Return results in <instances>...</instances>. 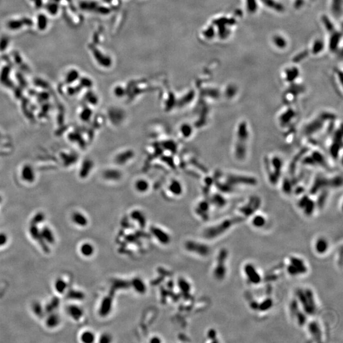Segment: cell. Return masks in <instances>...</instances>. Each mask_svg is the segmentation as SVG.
Wrapping results in <instances>:
<instances>
[{
  "instance_id": "obj_19",
  "label": "cell",
  "mask_w": 343,
  "mask_h": 343,
  "mask_svg": "<svg viewBox=\"0 0 343 343\" xmlns=\"http://www.w3.org/2000/svg\"><path fill=\"white\" fill-rule=\"evenodd\" d=\"M273 300L270 297H267L266 299H264L261 302L258 303V311L261 312H266L272 308L273 306Z\"/></svg>"
},
{
  "instance_id": "obj_4",
  "label": "cell",
  "mask_w": 343,
  "mask_h": 343,
  "mask_svg": "<svg viewBox=\"0 0 343 343\" xmlns=\"http://www.w3.org/2000/svg\"><path fill=\"white\" fill-rule=\"evenodd\" d=\"M287 271L289 275L298 276L306 274L308 271V267L302 258L296 256H292L289 258Z\"/></svg>"
},
{
  "instance_id": "obj_24",
  "label": "cell",
  "mask_w": 343,
  "mask_h": 343,
  "mask_svg": "<svg viewBox=\"0 0 343 343\" xmlns=\"http://www.w3.org/2000/svg\"><path fill=\"white\" fill-rule=\"evenodd\" d=\"M68 285L65 281L61 278H57L55 283V291L60 294H63L67 290Z\"/></svg>"
},
{
  "instance_id": "obj_33",
  "label": "cell",
  "mask_w": 343,
  "mask_h": 343,
  "mask_svg": "<svg viewBox=\"0 0 343 343\" xmlns=\"http://www.w3.org/2000/svg\"><path fill=\"white\" fill-rule=\"evenodd\" d=\"M78 77V73L76 71H69L67 76H66V81L68 83H71L73 81H74Z\"/></svg>"
},
{
  "instance_id": "obj_10",
  "label": "cell",
  "mask_w": 343,
  "mask_h": 343,
  "mask_svg": "<svg viewBox=\"0 0 343 343\" xmlns=\"http://www.w3.org/2000/svg\"><path fill=\"white\" fill-rule=\"evenodd\" d=\"M29 233L32 238L33 239H35V240L38 241V242H39L40 245L41 247L43 249V250H44L46 252H48L49 249L47 245V243L45 242L42 237H41L40 231H39V229L37 228V226L36 225L31 224L29 228Z\"/></svg>"
},
{
  "instance_id": "obj_26",
  "label": "cell",
  "mask_w": 343,
  "mask_h": 343,
  "mask_svg": "<svg viewBox=\"0 0 343 343\" xmlns=\"http://www.w3.org/2000/svg\"><path fill=\"white\" fill-rule=\"evenodd\" d=\"M80 339L81 341L84 343H92L95 341L96 336L92 331L86 330L81 334Z\"/></svg>"
},
{
  "instance_id": "obj_12",
  "label": "cell",
  "mask_w": 343,
  "mask_h": 343,
  "mask_svg": "<svg viewBox=\"0 0 343 343\" xmlns=\"http://www.w3.org/2000/svg\"><path fill=\"white\" fill-rule=\"evenodd\" d=\"M299 206L303 209L304 214L308 216H310L313 214L314 210L315 209V204L311 200H309L308 198H302L299 201Z\"/></svg>"
},
{
  "instance_id": "obj_16",
  "label": "cell",
  "mask_w": 343,
  "mask_h": 343,
  "mask_svg": "<svg viewBox=\"0 0 343 343\" xmlns=\"http://www.w3.org/2000/svg\"><path fill=\"white\" fill-rule=\"evenodd\" d=\"M41 237L46 243L49 244H53L55 242V237L52 231L48 227H44L40 231Z\"/></svg>"
},
{
  "instance_id": "obj_20",
  "label": "cell",
  "mask_w": 343,
  "mask_h": 343,
  "mask_svg": "<svg viewBox=\"0 0 343 343\" xmlns=\"http://www.w3.org/2000/svg\"><path fill=\"white\" fill-rule=\"evenodd\" d=\"M80 250L82 255L85 256L86 257H89L93 255L95 249L93 245L91 244L90 243L85 242L81 245Z\"/></svg>"
},
{
  "instance_id": "obj_37",
  "label": "cell",
  "mask_w": 343,
  "mask_h": 343,
  "mask_svg": "<svg viewBox=\"0 0 343 343\" xmlns=\"http://www.w3.org/2000/svg\"><path fill=\"white\" fill-rule=\"evenodd\" d=\"M111 340H112V338H111L110 335H109V334H104L101 337L99 342H100L101 343H108V342H110L111 341Z\"/></svg>"
},
{
  "instance_id": "obj_22",
  "label": "cell",
  "mask_w": 343,
  "mask_h": 343,
  "mask_svg": "<svg viewBox=\"0 0 343 343\" xmlns=\"http://www.w3.org/2000/svg\"><path fill=\"white\" fill-rule=\"evenodd\" d=\"M135 188L139 193H146L150 188V184L146 179H140L137 180L135 183Z\"/></svg>"
},
{
  "instance_id": "obj_31",
  "label": "cell",
  "mask_w": 343,
  "mask_h": 343,
  "mask_svg": "<svg viewBox=\"0 0 343 343\" xmlns=\"http://www.w3.org/2000/svg\"><path fill=\"white\" fill-rule=\"evenodd\" d=\"M198 210H199L198 212L202 217L206 218L208 217L207 212L209 211V205L206 202H201L199 205Z\"/></svg>"
},
{
  "instance_id": "obj_11",
  "label": "cell",
  "mask_w": 343,
  "mask_h": 343,
  "mask_svg": "<svg viewBox=\"0 0 343 343\" xmlns=\"http://www.w3.org/2000/svg\"><path fill=\"white\" fill-rule=\"evenodd\" d=\"M315 250L319 255H324L329 250V243L327 239L324 237H320L316 239L315 243Z\"/></svg>"
},
{
  "instance_id": "obj_39",
  "label": "cell",
  "mask_w": 343,
  "mask_h": 343,
  "mask_svg": "<svg viewBox=\"0 0 343 343\" xmlns=\"http://www.w3.org/2000/svg\"><path fill=\"white\" fill-rule=\"evenodd\" d=\"M161 342H162V341H161L160 339L158 337H152L150 340V342H151V343H160Z\"/></svg>"
},
{
  "instance_id": "obj_3",
  "label": "cell",
  "mask_w": 343,
  "mask_h": 343,
  "mask_svg": "<svg viewBox=\"0 0 343 343\" xmlns=\"http://www.w3.org/2000/svg\"><path fill=\"white\" fill-rule=\"evenodd\" d=\"M228 257L229 252L225 248L221 249L219 252L216 259V264L213 271L214 277L218 281H222L226 278L228 272L226 263Z\"/></svg>"
},
{
  "instance_id": "obj_8",
  "label": "cell",
  "mask_w": 343,
  "mask_h": 343,
  "mask_svg": "<svg viewBox=\"0 0 343 343\" xmlns=\"http://www.w3.org/2000/svg\"><path fill=\"white\" fill-rule=\"evenodd\" d=\"M308 330L312 339L316 342H321L323 341V332L319 322L313 320L309 322L308 325Z\"/></svg>"
},
{
  "instance_id": "obj_34",
  "label": "cell",
  "mask_w": 343,
  "mask_h": 343,
  "mask_svg": "<svg viewBox=\"0 0 343 343\" xmlns=\"http://www.w3.org/2000/svg\"><path fill=\"white\" fill-rule=\"evenodd\" d=\"M43 220H44L43 215L41 214H38L32 219V220L31 221V224L36 226L38 224L41 223Z\"/></svg>"
},
{
  "instance_id": "obj_13",
  "label": "cell",
  "mask_w": 343,
  "mask_h": 343,
  "mask_svg": "<svg viewBox=\"0 0 343 343\" xmlns=\"http://www.w3.org/2000/svg\"><path fill=\"white\" fill-rule=\"evenodd\" d=\"M113 301L111 297H106L103 299L99 309V314L102 316H106L110 313L112 309Z\"/></svg>"
},
{
  "instance_id": "obj_36",
  "label": "cell",
  "mask_w": 343,
  "mask_h": 343,
  "mask_svg": "<svg viewBox=\"0 0 343 343\" xmlns=\"http://www.w3.org/2000/svg\"><path fill=\"white\" fill-rule=\"evenodd\" d=\"M47 9H48V11L50 12V14H51L52 15H55L57 14V10H58L57 5L55 2L53 3L48 6Z\"/></svg>"
},
{
  "instance_id": "obj_32",
  "label": "cell",
  "mask_w": 343,
  "mask_h": 343,
  "mask_svg": "<svg viewBox=\"0 0 343 343\" xmlns=\"http://www.w3.org/2000/svg\"><path fill=\"white\" fill-rule=\"evenodd\" d=\"M217 334L216 330L214 329H210L207 332V337H209V339L212 342H219L217 340Z\"/></svg>"
},
{
  "instance_id": "obj_30",
  "label": "cell",
  "mask_w": 343,
  "mask_h": 343,
  "mask_svg": "<svg viewBox=\"0 0 343 343\" xmlns=\"http://www.w3.org/2000/svg\"><path fill=\"white\" fill-rule=\"evenodd\" d=\"M24 24L23 20H11L7 24L8 29L11 30H18L20 27H22Z\"/></svg>"
},
{
  "instance_id": "obj_25",
  "label": "cell",
  "mask_w": 343,
  "mask_h": 343,
  "mask_svg": "<svg viewBox=\"0 0 343 343\" xmlns=\"http://www.w3.org/2000/svg\"><path fill=\"white\" fill-rule=\"evenodd\" d=\"M59 322H60L59 316H58L57 314L52 313L50 315H49L48 316L46 321V324L48 327L53 328L59 325Z\"/></svg>"
},
{
  "instance_id": "obj_5",
  "label": "cell",
  "mask_w": 343,
  "mask_h": 343,
  "mask_svg": "<svg viewBox=\"0 0 343 343\" xmlns=\"http://www.w3.org/2000/svg\"><path fill=\"white\" fill-rule=\"evenodd\" d=\"M185 248L189 252L201 256V257H206L210 253V248L208 245L203 243L193 240L186 242Z\"/></svg>"
},
{
  "instance_id": "obj_2",
  "label": "cell",
  "mask_w": 343,
  "mask_h": 343,
  "mask_svg": "<svg viewBox=\"0 0 343 343\" xmlns=\"http://www.w3.org/2000/svg\"><path fill=\"white\" fill-rule=\"evenodd\" d=\"M296 296L301 308L308 316L315 315L317 311V304L315 294L310 288L297 289Z\"/></svg>"
},
{
  "instance_id": "obj_27",
  "label": "cell",
  "mask_w": 343,
  "mask_h": 343,
  "mask_svg": "<svg viewBox=\"0 0 343 343\" xmlns=\"http://www.w3.org/2000/svg\"><path fill=\"white\" fill-rule=\"evenodd\" d=\"M48 25V19L46 15L44 14H40L37 18V26L38 28L41 31L46 29Z\"/></svg>"
},
{
  "instance_id": "obj_23",
  "label": "cell",
  "mask_w": 343,
  "mask_h": 343,
  "mask_svg": "<svg viewBox=\"0 0 343 343\" xmlns=\"http://www.w3.org/2000/svg\"><path fill=\"white\" fill-rule=\"evenodd\" d=\"M266 219L263 216L261 215H257V216H254V217L252 219V224L255 228L260 229L262 228L266 225Z\"/></svg>"
},
{
  "instance_id": "obj_28",
  "label": "cell",
  "mask_w": 343,
  "mask_h": 343,
  "mask_svg": "<svg viewBox=\"0 0 343 343\" xmlns=\"http://www.w3.org/2000/svg\"><path fill=\"white\" fill-rule=\"evenodd\" d=\"M178 285H179L180 290L183 293H186V294H189L190 291H191V285H190V283L188 282L187 280H186L183 278L179 279V282H178Z\"/></svg>"
},
{
  "instance_id": "obj_17",
  "label": "cell",
  "mask_w": 343,
  "mask_h": 343,
  "mask_svg": "<svg viewBox=\"0 0 343 343\" xmlns=\"http://www.w3.org/2000/svg\"><path fill=\"white\" fill-rule=\"evenodd\" d=\"M72 220L74 224L81 227H85L88 223L86 217L80 212L74 213L72 216Z\"/></svg>"
},
{
  "instance_id": "obj_7",
  "label": "cell",
  "mask_w": 343,
  "mask_h": 343,
  "mask_svg": "<svg viewBox=\"0 0 343 343\" xmlns=\"http://www.w3.org/2000/svg\"><path fill=\"white\" fill-rule=\"evenodd\" d=\"M260 205H261V201L257 198H251L246 205L242 206L239 209V212L242 214L243 217H250L259 209Z\"/></svg>"
},
{
  "instance_id": "obj_14",
  "label": "cell",
  "mask_w": 343,
  "mask_h": 343,
  "mask_svg": "<svg viewBox=\"0 0 343 343\" xmlns=\"http://www.w3.org/2000/svg\"><path fill=\"white\" fill-rule=\"evenodd\" d=\"M68 313L74 320L78 321L83 316V310L78 306L72 304L68 307Z\"/></svg>"
},
{
  "instance_id": "obj_1",
  "label": "cell",
  "mask_w": 343,
  "mask_h": 343,
  "mask_svg": "<svg viewBox=\"0 0 343 343\" xmlns=\"http://www.w3.org/2000/svg\"><path fill=\"white\" fill-rule=\"evenodd\" d=\"M244 220V217H234L226 219L217 224H215L206 228L203 231V237L207 239H214L217 238L229 231L233 227Z\"/></svg>"
},
{
  "instance_id": "obj_38",
  "label": "cell",
  "mask_w": 343,
  "mask_h": 343,
  "mask_svg": "<svg viewBox=\"0 0 343 343\" xmlns=\"http://www.w3.org/2000/svg\"><path fill=\"white\" fill-rule=\"evenodd\" d=\"M8 241V237L6 234L3 233H0V247H1L6 245Z\"/></svg>"
},
{
  "instance_id": "obj_15",
  "label": "cell",
  "mask_w": 343,
  "mask_h": 343,
  "mask_svg": "<svg viewBox=\"0 0 343 343\" xmlns=\"http://www.w3.org/2000/svg\"><path fill=\"white\" fill-rule=\"evenodd\" d=\"M131 286L134 289V291L140 294H143L146 292V285L144 281L139 278H135L130 282Z\"/></svg>"
},
{
  "instance_id": "obj_18",
  "label": "cell",
  "mask_w": 343,
  "mask_h": 343,
  "mask_svg": "<svg viewBox=\"0 0 343 343\" xmlns=\"http://www.w3.org/2000/svg\"><path fill=\"white\" fill-rule=\"evenodd\" d=\"M131 217L132 219L137 222L141 228H144L146 226V219L142 212L139 210H134L131 213Z\"/></svg>"
},
{
  "instance_id": "obj_21",
  "label": "cell",
  "mask_w": 343,
  "mask_h": 343,
  "mask_svg": "<svg viewBox=\"0 0 343 343\" xmlns=\"http://www.w3.org/2000/svg\"><path fill=\"white\" fill-rule=\"evenodd\" d=\"M168 189L170 192H171V193L173 194V195L175 196H179L182 195V193L183 192V186H182L180 182L177 180H173L171 183H170Z\"/></svg>"
},
{
  "instance_id": "obj_6",
  "label": "cell",
  "mask_w": 343,
  "mask_h": 343,
  "mask_svg": "<svg viewBox=\"0 0 343 343\" xmlns=\"http://www.w3.org/2000/svg\"><path fill=\"white\" fill-rule=\"evenodd\" d=\"M244 274L247 279V281L250 284L254 285H257L261 283L262 281L261 275H260L257 270L251 263H247L243 267Z\"/></svg>"
},
{
  "instance_id": "obj_40",
  "label": "cell",
  "mask_w": 343,
  "mask_h": 343,
  "mask_svg": "<svg viewBox=\"0 0 343 343\" xmlns=\"http://www.w3.org/2000/svg\"><path fill=\"white\" fill-rule=\"evenodd\" d=\"M32 1H35V2H36V5H38V2H39V1H40V0H32Z\"/></svg>"
},
{
  "instance_id": "obj_9",
  "label": "cell",
  "mask_w": 343,
  "mask_h": 343,
  "mask_svg": "<svg viewBox=\"0 0 343 343\" xmlns=\"http://www.w3.org/2000/svg\"><path fill=\"white\" fill-rule=\"evenodd\" d=\"M151 233L161 244L168 245L171 241V237L169 234L162 228H158V227H151Z\"/></svg>"
},
{
  "instance_id": "obj_29",
  "label": "cell",
  "mask_w": 343,
  "mask_h": 343,
  "mask_svg": "<svg viewBox=\"0 0 343 343\" xmlns=\"http://www.w3.org/2000/svg\"><path fill=\"white\" fill-rule=\"evenodd\" d=\"M68 298L74 300H82L84 299L85 295L81 291H75V290H70L68 293Z\"/></svg>"
},
{
  "instance_id": "obj_35",
  "label": "cell",
  "mask_w": 343,
  "mask_h": 343,
  "mask_svg": "<svg viewBox=\"0 0 343 343\" xmlns=\"http://www.w3.org/2000/svg\"><path fill=\"white\" fill-rule=\"evenodd\" d=\"M33 310H34L35 313L37 316H40L43 314V309L42 307L39 303H35L33 305Z\"/></svg>"
}]
</instances>
